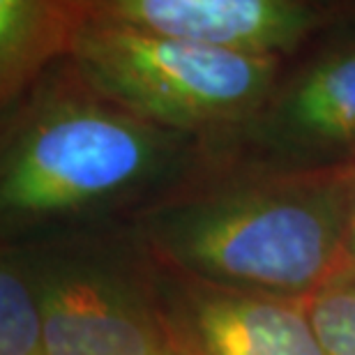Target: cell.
<instances>
[{
    "label": "cell",
    "instance_id": "1",
    "mask_svg": "<svg viewBox=\"0 0 355 355\" xmlns=\"http://www.w3.org/2000/svg\"><path fill=\"white\" fill-rule=\"evenodd\" d=\"M353 210L355 155L254 164L157 198L141 240L164 268L304 300L339 272Z\"/></svg>",
    "mask_w": 355,
    "mask_h": 355
},
{
    "label": "cell",
    "instance_id": "2",
    "mask_svg": "<svg viewBox=\"0 0 355 355\" xmlns=\"http://www.w3.org/2000/svg\"><path fill=\"white\" fill-rule=\"evenodd\" d=\"M187 148L60 60L0 113V243L69 236L164 182Z\"/></svg>",
    "mask_w": 355,
    "mask_h": 355
},
{
    "label": "cell",
    "instance_id": "3",
    "mask_svg": "<svg viewBox=\"0 0 355 355\" xmlns=\"http://www.w3.org/2000/svg\"><path fill=\"white\" fill-rule=\"evenodd\" d=\"M69 60L99 92L184 139H233L279 86V58H252L86 17Z\"/></svg>",
    "mask_w": 355,
    "mask_h": 355
},
{
    "label": "cell",
    "instance_id": "4",
    "mask_svg": "<svg viewBox=\"0 0 355 355\" xmlns=\"http://www.w3.org/2000/svg\"><path fill=\"white\" fill-rule=\"evenodd\" d=\"M28 254L44 355H175L155 268L83 236L19 245Z\"/></svg>",
    "mask_w": 355,
    "mask_h": 355
},
{
    "label": "cell",
    "instance_id": "5",
    "mask_svg": "<svg viewBox=\"0 0 355 355\" xmlns=\"http://www.w3.org/2000/svg\"><path fill=\"white\" fill-rule=\"evenodd\" d=\"M153 268L175 355H323L302 297L226 286L155 261Z\"/></svg>",
    "mask_w": 355,
    "mask_h": 355
},
{
    "label": "cell",
    "instance_id": "6",
    "mask_svg": "<svg viewBox=\"0 0 355 355\" xmlns=\"http://www.w3.org/2000/svg\"><path fill=\"white\" fill-rule=\"evenodd\" d=\"M355 7L311 0H86V17L252 58H284Z\"/></svg>",
    "mask_w": 355,
    "mask_h": 355
},
{
    "label": "cell",
    "instance_id": "7",
    "mask_svg": "<svg viewBox=\"0 0 355 355\" xmlns=\"http://www.w3.org/2000/svg\"><path fill=\"white\" fill-rule=\"evenodd\" d=\"M247 130L282 155L277 164L355 155V44L325 53L286 86L279 81Z\"/></svg>",
    "mask_w": 355,
    "mask_h": 355
},
{
    "label": "cell",
    "instance_id": "8",
    "mask_svg": "<svg viewBox=\"0 0 355 355\" xmlns=\"http://www.w3.org/2000/svg\"><path fill=\"white\" fill-rule=\"evenodd\" d=\"M86 21V3L0 0V113L69 58Z\"/></svg>",
    "mask_w": 355,
    "mask_h": 355
},
{
    "label": "cell",
    "instance_id": "9",
    "mask_svg": "<svg viewBox=\"0 0 355 355\" xmlns=\"http://www.w3.org/2000/svg\"><path fill=\"white\" fill-rule=\"evenodd\" d=\"M0 355H44L28 254L5 243H0Z\"/></svg>",
    "mask_w": 355,
    "mask_h": 355
},
{
    "label": "cell",
    "instance_id": "10",
    "mask_svg": "<svg viewBox=\"0 0 355 355\" xmlns=\"http://www.w3.org/2000/svg\"><path fill=\"white\" fill-rule=\"evenodd\" d=\"M304 307L323 355H355V270L325 282Z\"/></svg>",
    "mask_w": 355,
    "mask_h": 355
},
{
    "label": "cell",
    "instance_id": "11",
    "mask_svg": "<svg viewBox=\"0 0 355 355\" xmlns=\"http://www.w3.org/2000/svg\"><path fill=\"white\" fill-rule=\"evenodd\" d=\"M353 270H355V210H353V217H351L349 236H346L344 257H342V266H339V272H353Z\"/></svg>",
    "mask_w": 355,
    "mask_h": 355
}]
</instances>
